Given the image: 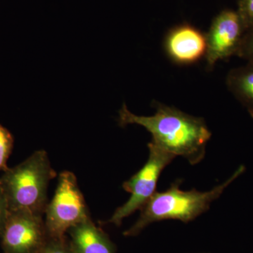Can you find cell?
Instances as JSON below:
<instances>
[{
	"mask_svg": "<svg viewBox=\"0 0 253 253\" xmlns=\"http://www.w3.org/2000/svg\"><path fill=\"white\" fill-rule=\"evenodd\" d=\"M153 116H137L129 111L126 103L118 112V125L142 126L152 136L151 143L160 149L185 158L190 164H199L204 159L206 146L212 133L204 118L195 117L158 101H153Z\"/></svg>",
	"mask_w": 253,
	"mask_h": 253,
	"instance_id": "1",
	"label": "cell"
},
{
	"mask_svg": "<svg viewBox=\"0 0 253 253\" xmlns=\"http://www.w3.org/2000/svg\"><path fill=\"white\" fill-rule=\"evenodd\" d=\"M246 170L241 166L236 172L222 184L205 192L196 189L183 191L180 189L182 180L173 182L169 189L162 192H156L147 204L140 210L136 222L123 232L126 237H134L150 224L165 220H179L189 223L207 212L213 201L220 197L226 188Z\"/></svg>",
	"mask_w": 253,
	"mask_h": 253,
	"instance_id": "2",
	"label": "cell"
},
{
	"mask_svg": "<svg viewBox=\"0 0 253 253\" xmlns=\"http://www.w3.org/2000/svg\"><path fill=\"white\" fill-rule=\"evenodd\" d=\"M0 177L9 211H27L44 215L47 188L56 172L44 150L33 153L14 168H7Z\"/></svg>",
	"mask_w": 253,
	"mask_h": 253,
	"instance_id": "3",
	"label": "cell"
},
{
	"mask_svg": "<svg viewBox=\"0 0 253 253\" xmlns=\"http://www.w3.org/2000/svg\"><path fill=\"white\" fill-rule=\"evenodd\" d=\"M44 214L49 238L63 237L71 228L91 218L74 173H60L54 196Z\"/></svg>",
	"mask_w": 253,
	"mask_h": 253,
	"instance_id": "4",
	"label": "cell"
},
{
	"mask_svg": "<svg viewBox=\"0 0 253 253\" xmlns=\"http://www.w3.org/2000/svg\"><path fill=\"white\" fill-rule=\"evenodd\" d=\"M149 155L144 166L127 181L123 188L131 194L130 198L116 210L112 217L107 221H99L100 224H113L121 226L123 219L133 213L140 211L156 192V186L161 173L176 158L175 156L155 146L148 144Z\"/></svg>",
	"mask_w": 253,
	"mask_h": 253,
	"instance_id": "5",
	"label": "cell"
},
{
	"mask_svg": "<svg viewBox=\"0 0 253 253\" xmlns=\"http://www.w3.org/2000/svg\"><path fill=\"white\" fill-rule=\"evenodd\" d=\"M0 239L3 253H38L49 236L43 214L16 211H9Z\"/></svg>",
	"mask_w": 253,
	"mask_h": 253,
	"instance_id": "6",
	"label": "cell"
},
{
	"mask_svg": "<svg viewBox=\"0 0 253 253\" xmlns=\"http://www.w3.org/2000/svg\"><path fill=\"white\" fill-rule=\"evenodd\" d=\"M246 32L236 10L224 9L219 13L206 34L208 69L212 70L220 60L238 56Z\"/></svg>",
	"mask_w": 253,
	"mask_h": 253,
	"instance_id": "7",
	"label": "cell"
},
{
	"mask_svg": "<svg viewBox=\"0 0 253 253\" xmlns=\"http://www.w3.org/2000/svg\"><path fill=\"white\" fill-rule=\"evenodd\" d=\"M165 49L174 62L192 64L206 56V34L191 25H179L168 32L165 40Z\"/></svg>",
	"mask_w": 253,
	"mask_h": 253,
	"instance_id": "8",
	"label": "cell"
},
{
	"mask_svg": "<svg viewBox=\"0 0 253 253\" xmlns=\"http://www.w3.org/2000/svg\"><path fill=\"white\" fill-rule=\"evenodd\" d=\"M73 253H116V247L91 218L68 231Z\"/></svg>",
	"mask_w": 253,
	"mask_h": 253,
	"instance_id": "9",
	"label": "cell"
},
{
	"mask_svg": "<svg viewBox=\"0 0 253 253\" xmlns=\"http://www.w3.org/2000/svg\"><path fill=\"white\" fill-rule=\"evenodd\" d=\"M226 86L231 94L246 108L253 118V63L231 70L226 76Z\"/></svg>",
	"mask_w": 253,
	"mask_h": 253,
	"instance_id": "10",
	"label": "cell"
},
{
	"mask_svg": "<svg viewBox=\"0 0 253 253\" xmlns=\"http://www.w3.org/2000/svg\"><path fill=\"white\" fill-rule=\"evenodd\" d=\"M14 146V138L6 128L0 124V172L7 169V161Z\"/></svg>",
	"mask_w": 253,
	"mask_h": 253,
	"instance_id": "11",
	"label": "cell"
},
{
	"mask_svg": "<svg viewBox=\"0 0 253 253\" xmlns=\"http://www.w3.org/2000/svg\"><path fill=\"white\" fill-rule=\"evenodd\" d=\"M38 253H73L67 235L60 238H49L45 246Z\"/></svg>",
	"mask_w": 253,
	"mask_h": 253,
	"instance_id": "12",
	"label": "cell"
},
{
	"mask_svg": "<svg viewBox=\"0 0 253 253\" xmlns=\"http://www.w3.org/2000/svg\"><path fill=\"white\" fill-rule=\"evenodd\" d=\"M237 12L246 31L253 28V0H238Z\"/></svg>",
	"mask_w": 253,
	"mask_h": 253,
	"instance_id": "13",
	"label": "cell"
},
{
	"mask_svg": "<svg viewBox=\"0 0 253 253\" xmlns=\"http://www.w3.org/2000/svg\"><path fill=\"white\" fill-rule=\"evenodd\" d=\"M238 56L253 63V28L246 32Z\"/></svg>",
	"mask_w": 253,
	"mask_h": 253,
	"instance_id": "14",
	"label": "cell"
},
{
	"mask_svg": "<svg viewBox=\"0 0 253 253\" xmlns=\"http://www.w3.org/2000/svg\"><path fill=\"white\" fill-rule=\"evenodd\" d=\"M9 213V209L7 200L0 183V236L2 234Z\"/></svg>",
	"mask_w": 253,
	"mask_h": 253,
	"instance_id": "15",
	"label": "cell"
}]
</instances>
